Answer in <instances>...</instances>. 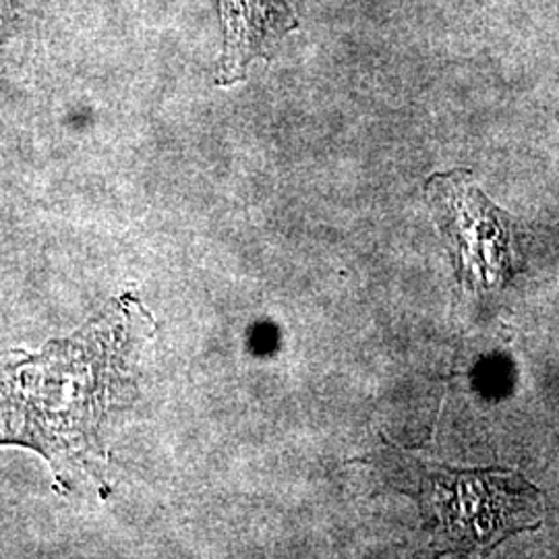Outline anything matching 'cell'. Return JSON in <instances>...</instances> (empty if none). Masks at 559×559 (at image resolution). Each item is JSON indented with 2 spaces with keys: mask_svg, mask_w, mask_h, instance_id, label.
Segmentation results:
<instances>
[{
  "mask_svg": "<svg viewBox=\"0 0 559 559\" xmlns=\"http://www.w3.org/2000/svg\"><path fill=\"white\" fill-rule=\"evenodd\" d=\"M154 320L131 295L40 353L0 355V443L40 452L60 483L106 485V429L131 402Z\"/></svg>",
  "mask_w": 559,
  "mask_h": 559,
  "instance_id": "obj_1",
  "label": "cell"
},
{
  "mask_svg": "<svg viewBox=\"0 0 559 559\" xmlns=\"http://www.w3.org/2000/svg\"><path fill=\"white\" fill-rule=\"evenodd\" d=\"M423 512L454 549L489 547L503 535L539 524L543 501L519 473H433L423 483Z\"/></svg>",
  "mask_w": 559,
  "mask_h": 559,
  "instance_id": "obj_2",
  "label": "cell"
},
{
  "mask_svg": "<svg viewBox=\"0 0 559 559\" xmlns=\"http://www.w3.org/2000/svg\"><path fill=\"white\" fill-rule=\"evenodd\" d=\"M425 195L438 210L464 288H489L512 270L516 226L477 189L468 170L429 177Z\"/></svg>",
  "mask_w": 559,
  "mask_h": 559,
  "instance_id": "obj_3",
  "label": "cell"
},
{
  "mask_svg": "<svg viewBox=\"0 0 559 559\" xmlns=\"http://www.w3.org/2000/svg\"><path fill=\"white\" fill-rule=\"evenodd\" d=\"M218 11L224 34L216 69L218 85L245 80L253 60L272 59L280 40L299 29L288 0H218Z\"/></svg>",
  "mask_w": 559,
  "mask_h": 559,
  "instance_id": "obj_4",
  "label": "cell"
}]
</instances>
